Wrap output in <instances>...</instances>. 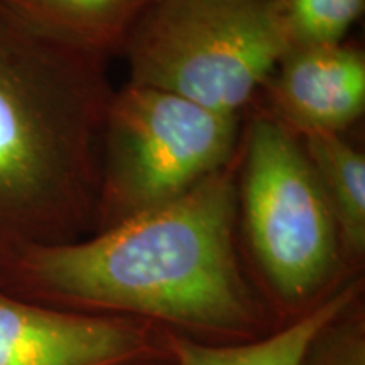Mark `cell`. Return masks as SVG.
Returning a JSON list of instances; mask_svg holds the SVG:
<instances>
[{
  "instance_id": "cell-2",
  "label": "cell",
  "mask_w": 365,
  "mask_h": 365,
  "mask_svg": "<svg viewBox=\"0 0 365 365\" xmlns=\"http://www.w3.org/2000/svg\"><path fill=\"white\" fill-rule=\"evenodd\" d=\"M105 61L0 2V269L97 217L113 97Z\"/></svg>"
},
{
  "instance_id": "cell-11",
  "label": "cell",
  "mask_w": 365,
  "mask_h": 365,
  "mask_svg": "<svg viewBox=\"0 0 365 365\" xmlns=\"http://www.w3.org/2000/svg\"><path fill=\"white\" fill-rule=\"evenodd\" d=\"M291 48L333 46L364 14L365 0H272Z\"/></svg>"
},
{
  "instance_id": "cell-7",
  "label": "cell",
  "mask_w": 365,
  "mask_h": 365,
  "mask_svg": "<svg viewBox=\"0 0 365 365\" xmlns=\"http://www.w3.org/2000/svg\"><path fill=\"white\" fill-rule=\"evenodd\" d=\"M137 349L125 323L59 312L0 286V365H110Z\"/></svg>"
},
{
  "instance_id": "cell-5",
  "label": "cell",
  "mask_w": 365,
  "mask_h": 365,
  "mask_svg": "<svg viewBox=\"0 0 365 365\" xmlns=\"http://www.w3.org/2000/svg\"><path fill=\"white\" fill-rule=\"evenodd\" d=\"M237 202L272 289L286 301L317 293L339 261V228L299 137L269 112L240 137Z\"/></svg>"
},
{
  "instance_id": "cell-8",
  "label": "cell",
  "mask_w": 365,
  "mask_h": 365,
  "mask_svg": "<svg viewBox=\"0 0 365 365\" xmlns=\"http://www.w3.org/2000/svg\"><path fill=\"white\" fill-rule=\"evenodd\" d=\"M51 38L108 58L122 51L156 0H0Z\"/></svg>"
},
{
  "instance_id": "cell-1",
  "label": "cell",
  "mask_w": 365,
  "mask_h": 365,
  "mask_svg": "<svg viewBox=\"0 0 365 365\" xmlns=\"http://www.w3.org/2000/svg\"><path fill=\"white\" fill-rule=\"evenodd\" d=\"M237 166L239 154L181 198L91 239L31 245L0 269V286L12 294L190 327L250 325L254 304L234 245Z\"/></svg>"
},
{
  "instance_id": "cell-9",
  "label": "cell",
  "mask_w": 365,
  "mask_h": 365,
  "mask_svg": "<svg viewBox=\"0 0 365 365\" xmlns=\"http://www.w3.org/2000/svg\"><path fill=\"white\" fill-rule=\"evenodd\" d=\"M330 205L340 240L359 255L365 245V158L336 132L298 135Z\"/></svg>"
},
{
  "instance_id": "cell-4",
  "label": "cell",
  "mask_w": 365,
  "mask_h": 365,
  "mask_svg": "<svg viewBox=\"0 0 365 365\" xmlns=\"http://www.w3.org/2000/svg\"><path fill=\"white\" fill-rule=\"evenodd\" d=\"M239 118L127 83L105 118L97 217L112 227L181 198L234 163Z\"/></svg>"
},
{
  "instance_id": "cell-3",
  "label": "cell",
  "mask_w": 365,
  "mask_h": 365,
  "mask_svg": "<svg viewBox=\"0 0 365 365\" xmlns=\"http://www.w3.org/2000/svg\"><path fill=\"white\" fill-rule=\"evenodd\" d=\"M289 49L272 0H156L122 51L130 85L240 118Z\"/></svg>"
},
{
  "instance_id": "cell-12",
  "label": "cell",
  "mask_w": 365,
  "mask_h": 365,
  "mask_svg": "<svg viewBox=\"0 0 365 365\" xmlns=\"http://www.w3.org/2000/svg\"><path fill=\"white\" fill-rule=\"evenodd\" d=\"M341 365H364V352H362V349L357 350V352H355L352 357H350L349 360H346V362H344Z\"/></svg>"
},
{
  "instance_id": "cell-6",
  "label": "cell",
  "mask_w": 365,
  "mask_h": 365,
  "mask_svg": "<svg viewBox=\"0 0 365 365\" xmlns=\"http://www.w3.org/2000/svg\"><path fill=\"white\" fill-rule=\"evenodd\" d=\"M269 113L296 135L336 132L365 110V54L346 43L291 48L266 81Z\"/></svg>"
},
{
  "instance_id": "cell-10",
  "label": "cell",
  "mask_w": 365,
  "mask_h": 365,
  "mask_svg": "<svg viewBox=\"0 0 365 365\" xmlns=\"http://www.w3.org/2000/svg\"><path fill=\"white\" fill-rule=\"evenodd\" d=\"M357 294L350 284L271 339L239 346H210L178 340V365H301L313 341L345 312Z\"/></svg>"
}]
</instances>
